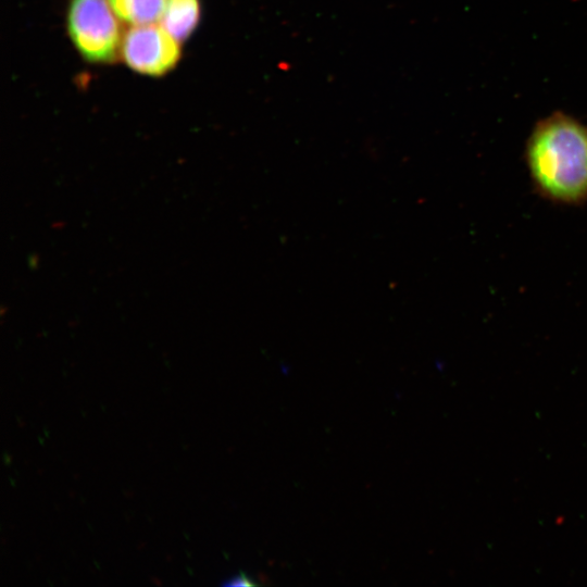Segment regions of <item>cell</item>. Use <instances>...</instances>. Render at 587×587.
<instances>
[{"label":"cell","instance_id":"6da1fadb","mask_svg":"<svg viewBox=\"0 0 587 587\" xmlns=\"http://www.w3.org/2000/svg\"><path fill=\"white\" fill-rule=\"evenodd\" d=\"M524 161L535 192L567 207L587 202V124L555 111L533 127Z\"/></svg>","mask_w":587,"mask_h":587},{"label":"cell","instance_id":"7a4b0ae2","mask_svg":"<svg viewBox=\"0 0 587 587\" xmlns=\"http://www.w3.org/2000/svg\"><path fill=\"white\" fill-rule=\"evenodd\" d=\"M109 0H70V38L89 63L112 64L121 57L124 33Z\"/></svg>","mask_w":587,"mask_h":587},{"label":"cell","instance_id":"3957f363","mask_svg":"<svg viewBox=\"0 0 587 587\" xmlns=\"http://www.w3.org/2000/svg\"><path fill=\"white\" fill-rule=\"evenodd\" d=\"M180 45L161 23L130 26L123 36L121 58L133 71L159 77L179 62Z\"/></svg>","mask_w":587,"mask_h":587},{"label":"cell","instance_id":"277c9868","mask_svg":"<svg viewBox=\"0 0 587 587\" xmlns=\"http://www.w3.org/2000/svg\"><path fill=\"white\" fill-rule=\"evenodd\" d=\"M201 15L200 0H166L162 26L183 42L197 28Z\"/></svg>","mask_w":587,"mask_h":587},{"label":"cell","instance_id":"5b68a950","mask_svg":"<svg viewBox=\"0 0 587 587\" xmlns=\"http://www.w3.org/2000/svg\"><path fill=\"white\" fill-rule=\"evenodd\" d=\"M120 21L130 25L161 23L166 0H109Z\"/></svg>","mask_w":587,"mask_h":587},{"label":"cell","instance_id":"8992f818","mask_svg":"<svg viewBox=\"0 0 587 587\" xmlns=\"http://www.w3.org/2000/svg\"><path fill=\"white\" fill-rule=\"evenodd\" d=\"M223 585L226 586H251L255 585L250 577H248L246 574H239L234 577H230L228 580H225Z\"/></svg>","mask_w":587,"mask_h":587}]
</instances>
